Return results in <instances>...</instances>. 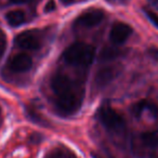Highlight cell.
I'll list each match as a JSON object with an SVG mask.
<instances>
[{
	"label": "cell",
	"instance_id": "cell-8",
	"mask_svg": "<svg viewBox=\"0 0 158 158\" xmlns=\"http://www.w3.org/2000/svg\"><path fill=\"white\" fill-rule=\"evenodd\" d=\"M33 65V60L26 53H20L12 57L9 61V67L15 73L27 72Z\"/></svg>",
	"mask_w": 158,
	"mask_h": 158
},
{
	"label": "cell",
	"instance_id": "cell-10",
	"mask_svg": "<svg viewBox=\"0 0 158 158\" xmlns=\"http://www.w3.org/2000/svg\"><path fill=\"white\" fill-rule=\"evenodd\" d=\"M141 142L146 147H156L158 145V129L146 131L141 134Z\"/></svg>",
	"mask_w": 158,
	"mask_h": 158
},
{
	"label": "cell",
	"instance_id": "cell-17",
	"mask_svg": "<svg viewBox=\"0 0 158 158\" xmlns=\"http://www.w3.org/2000/svg\"><path fill=\"white\" fill-rule=\"evenodd\" d=\"M33 0H10V2L14 5H24V3H29Z\"/></svg>",
	"mask_w": 158,
	"mask_h": 158
},
{
	"label": "cell",
	"instance_id": "cell-12",
	"mask_svg": "<svg viewBox=\"0 0 158 158\" xmlns=\"http://www.w3.org/2000/svg\"><path fill=\"white\" fill-rule=\"evenodd\" d=\"M149 104H151V102L146 101V100H142V101H139L135 104H133V106H132V114H133V116H141L145 110H149Z\"/></svg>",
	"mask_w": 158,
	"mask_h": 158
},
{
	"label": "cell",
	"instance_id": "cell-9",
	"mask_svg": "<svg viewBox=\"0 0 158 158\" xmlns=\"http://www.w3.org/2000/svg\"><path fill=\"white\" fill-rule=\"evenodd\" d=\"M6 20L9 23V25L11 26H20L23 23L26 21L25 18V13L21 10H13V11H10L6 14Z\"/></svg>",
	"mask_w": 158,
	"mask_h": 158
},
{
	"label": "cell",
	"instance_id": "cell-3",
	"mask_svg": "<svg viewBox=\"0 0 158 158\" xmlns=\"http://www.w3.org/2000/svg\"><path fill=\"white\" fill-rule=\"evenodd\" d=\"M99 117H100V120L102 121V123H103L106 129L118 134L125 132L126 129L125 119L115 110L108 107V106L102 107L99 112Z\"/></svg>",
	"mask_w": 158,
	"mask_h": 158
},
{
	"label": "cell",
	"instance_id": "cell-16",
	"mask_svg": "<svg viewBox=\"0 0 158 158\" xmlns=\"http://www.w3.org/2000/svg\"><path fill=\"white\" fill-rule=\"evenodd\" d=\"M53 10H55V3L53 0H50L46 6V12H51Z\"/></svg>",
	"mask_w": 158,
	"mask_h": 158
},
{
	"label": "cell",
	"instance_id": "cell-15",
	"mask_svg": "<svg viewBox=\"0 0 158 158\" xmlns=\"http://www.w3.org/2000/svg\"><path fill=\"white\" fill-rule=\"evenodd\" d=\"M6 46H7V40H6V36L2 31H0V57L2 56V54L5 53Z\"/></svg>",
	"mask_w": 158,
	"mask_h": 158
},
{
	"label": "cell",
	"instance_id": "cell-5",
	"mask_svg": "<svg viewBox=\"0 0 158 158\" xmlns=\"http://www.w3.org/2000/svg\"><path fill=\"white\" fill-rule=\"evenodd\" d=\"M104 12L99 9H91L81 13L75 21V26L78 27H93L99 25L103 21Z\"/></svg>",
	"mask_w": 158,
	"mask_h": 158
},
{
	"label": "cell",
	"instance_id": "cell-21",
	"mask_svg": "<svg viewBox=\"0 0 158 158\" xmlns=\"http://www.w3.org/2000/svg\"><path fill=\"white\" fill-rule=\"evenodd\" d=\"M94 158H98V157H97V156H94Z\"/></svg>",
	"mask_w": 158,
	"mask_h": 158
},
{
	"label": "cell",
	"instance_id": "cell-19",
	"mask_svg": "<svg viewBox=\"0 0 158 158\" xmlns=\"http://www.w3.org/2000/svg\"><path fill=\"white\" fill-rule=\"evenodd\" d=\"M61 1L63 3H65V5H69V3L74 2V0H61Z\"/></svg>",
	"mask_w": 158,
	"mask_h": 158
},
{
	"label": "cell",
	"instance_id": "cell-18",
	"mask_svg": "<svg viewBox=\"0 0 158 158\" xmlns=\"http://www.w3.org/2000/svg\"><path fill=\"white\" fill-rule=\"evenodd\" d=\"M148 2L158 10V0H148Z\"/></svg>",
	"mask_w": 158,
	"mask_h": 158
},
{
	"label": "cell",
	"instance_id": "cell-14",
	"mask_svg": "<svg viewBox=\"0 0 158 158\" xmlns=\"http://www.w3.org/2000/svg\"><path fill=\"white\" fill-rule=\"evenodd\" d=\"M145 14H146L147 18L149 19V21H151V22L158 28V15L157 14L149 11V10H145Z\"/></svg>",
	"mask_w": 158,
	"mask_h": 158
},
{
	"label": "cell",
	"instance_id": "cell-7",
	"mask_svg": "<svg viewBox=\"0 0 158 158\" xmlns=\"http://www.w3.org/2000/svg\"><path fill=\"white\" fill-rule=\"evenodd\" d=\"M132 28L128 24L123 22H118L113 25L110 31V39L113 44H123L128 38L131 36Z\"/></svg>",
	"mask_w": 158,
	"mask_h": 158
},
{
	"label": "cell",
	"instance_id": "cell-20",
	"mask_svg": "<svg viewBox=\"0 0 158 158\" xmlns=\"http://www.w3.org/2000/svg\"><path fill=\"white\" fill-rule=\"evenodd\" d=\"M106 1H110V2H119V1H123V0H106Z\"/></svg>",
	"mask_w": 158,
	"mask_h": 158
},
{
	"label": "cell",
	"instance_id": "cell-1",
	"mask_svg": "<svg viewBox=\"0 0 158 158\" xmlns=\"http://www.w3.org/2000/svg\"><path fill=\"white\" fill-rule=\"evenodd\" d=\"M95 56V48L85 42H75L63 52V57L68 64L76 66H89Z\"/></svg>",
	"mask_w": 158,
	"mask_h": 158
},
{
	"label": "cell",
	"instance_id": "cell-6",
	"mask_svg": "<svg viewBox=\"0 0 158 158\" xmlns=\"http://www.w3.org/2000/svg\"><path fill=\"white\" fill-rule=\"evenodd\" d=\"M120 73V67L117 65L105 66L97 72L94 77V84L98 87H105L106 85L110 82L116 78Z\"/></svg>",
	"mask_w": 158,
	"mask_h": 158
},
{
	"label": "cell",
	"instance_id": "cell-4",
	"mask_svg": "<svg viewBox=\"0 0 158 158\" xmlns=\"http://www.w3.org/2000/svg\"><path fill=\"white\" fill-rule=\"evenodd\" d=\"M15 44L24 50H37L41 47V38L37 31H26L16 36Z\"/></svg>",
	"mask_w": 158,
	"mask_h": 158
},
{
	"label": "cell",
	"instance_id": "cell-13",
	"mask_svg": "<svg viewBox=\"0 0 158 158\" xmlns=\"http://www.w3.org/2000/svg\"><path fill=\"white\" fill-rule=\"evenodd\" d=\"M46 158H72L70 155L65 151V149L62 148H54L53 151H51L48 154Z\"/></svg>",
	"mask_w": 158,
	"mask_h": 158
},
{
	"label": "cell",
	"instance_id": "cell-2",
	"mask_svg": "<svg viewBox=\"0 0 158 158\" xmlns=\"http://www.w3.org/2000/svg\"><path fill=\"white\" fill-rule=\"evenodd\" d=\"M82 98L84 97L78 89L73 88L72 90L67 91L63 94L57 95L55 105H56L59 112L63 113V114H74L81 106Z\"/></svg>",
	"mask_w": 158,
	"mask_h": 158
},
{
	"label": "cell",
	"instance_id": "cell-11",
	"mask_svg": "<svg viewBox=\"0 0 158 158\" xmlns=\"http://www.w3.org/2000/svg\"><path fill=\"white\" fill-rule=\"evenodd\" d=\"M121 52L123 51L117 48H108V47H106L100 53V60L101 61H110V60H114L116 57L120 56L123 54Z\"/></svg>",
	"mask_w": 158,
	"mask_h": 158
}]
</instances>
